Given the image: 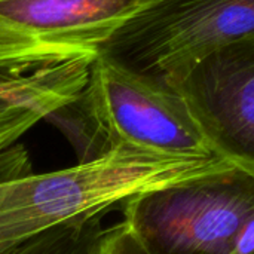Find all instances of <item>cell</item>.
Segmentation results:
<instances>
[{
  "mask_svg": "<svg viewBox=\"0 0 254 254\" xmlns=\"http://www.w3.org/2000/svg\"><path fill=\"white\" fill-rule=\"evenodd\" d=\"M254 34V0H153L100 48L113 61L162 79Z\"/></svg>",
  "mask_w": 254,
  "mask_h": 254,
  "instance_id": "4",
  "label": "cell"
},
{
  "mask_svg": "<svg viewBox=\"0 0 254 254\" xmlns=\"http://www.w3.org/2000/svg\"><path fill=\"white\" fill-rule=\"evenodd\" d=\"M159 80L186 100L219 156L254 170V34Z\"/></svg>",
  "mask_w": 254,
  "mask_h": 254,
  "instance_id": "6",
  "label": "cell"
},
{
  "mask_svg": "<svg viewBox=\"0 0 254 254\" xmlns=\"http://www.w3.org/2000/svg\"><path fill=\"white\" fill-rule=\"evenodd\" d=\"M223 159H182L125 146L64 170L1 182L0 249L70 222L104 216L138 193Z\"/></svg>",
  "mask_w": 254,
  "mask_h": 254,
  "instance_id": "2",
  "label": "cell"
},
{
  "mask_svg": "<svg viewBox=\"0 0 254 254\" xmlns=\"http://www.w3.org/2000/svg\"><path fill=\"white\" fill-rule=\"evenodd\" d=\"M253 213L254 170L228 159L122 205L149 254H231Z\"/></svg>",
  "mask_w": 254,
  "mask_h": 254,
  "instance_id": "3",
  "label": "cell"
},
{
  "mask_svg": "<svg viewBox=\"0 0 254 254\" xmlns=\"http://www.w3.org/2000/svg\"><path fill=\"white\" fill-rule=\"evenodd\" d=\"M103 216L70 222L25 241L1 247L0 254H92L103 234Z\"/></svg>",
  "mask_w": 254,
  "mask_h": 254,
  "instance_id": "7",
  "label": "cell"
},
{
  "mask_svg": "<svg viewBox=\"0 0 254 254\" xmlns=\"http://www.w3.org/2000/svg\"><path fill=\"white\" fill-rule=\"evenodd\" d=\"M48 121L67 135L79 162L125 146L182 159L222 158L177 91L100 52L80 94Z\"/></svg>",
  "mask_w": 254,
  "mask_h": 254,
  "instance_id": "1",
  "label": "cell"
},
{
  "mask_svg": "<svg viewBox=\"0 0 254 254\" xmlns=\"http://www.w3.org/2000/svg\"><path fill=\"white\" fill-rule=\"evenodd\" d=\"M231 254H254V213L244 223Z\"/></svg>",
  "mask_w": 254,
  "mask_h": 254,
  "instance_id": "9",
  "label": "cell"
},
{
  "mask_svg": "<svg viewBox=\"0 0 254 254\" xmlns=\"http://www.w3.org/2000/svg\"><path fill=\"white\" fill-rule=\"evenodd\" d=\"M153 0H0V61L40 63L97 55Z\"/></svg>",
  "mask_w": 254,
  "mask_h": 254,
  "instance_id": "5",
  "label": "cell"
},
{
  "mask_svg": "<svg viewBox=\"0 0 254 254\" xmlns=\"http://www.w3.org/2000/svg\"><path fill=\"white\" fill-rule=\"evenodd\" d=\"M92 254H149L132 229L121 222L100 235Z\"/></svg>",
  "mask_w": 254,
  "mask_h": 254,
  "instance_id": "8",
  "label": "cell"
}]
</instances>
